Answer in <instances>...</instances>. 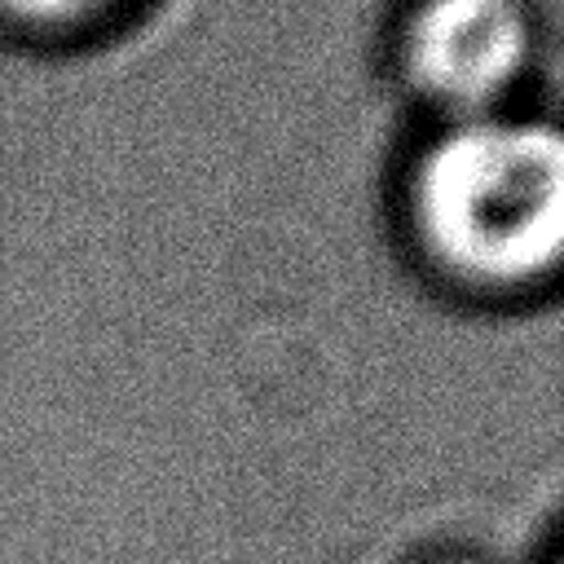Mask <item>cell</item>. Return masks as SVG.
I'll return each mask as SVG.
<instances>
[{
	"instance_id": "obj_2",
	"label": "cell",
	"mask_w": 564,
	"mask_h": 564,
	"mask_svg": "<svg viewBox=\"0 0 564 564\" xmlns=\"http://www.w3.org/2000/svg\"><path fill=\"white\" fill-rule=\"evenodd\" d=\"M533 57L524 0H419L401 22L405 79L454 119L498 115Z\"/></svg>"
},
{
	"instance_id": "obj_3",
	"label": "cell",
	"mask_w": 564,
	"mask_h": 564,
	"mask_svg": "<svg viewBox=\"0 0 564 564\" xmlns=\"http://www.w3.org/2000/svg\"><path fill=\"white\" fill-rule=\"evenodd\" d=\"M115 0H0V13L22 22V26H44V31H57V26H79V22H93L110 9Z\"/></svg>"
},
{
	"instance_id": "obj_1",
	"label": "cell",
	"mask_w": 564,
	"mask_h": 564,
	"mask_svg": "<svg viewBox=\"0 0 564 564\" xmlns=\"http://www.w3.org/2000/svg\"><path fill=\"white\" fill-rule=\"evenodd\" d=\"M410 212L427 256L480 286L542 282L564 247V150L546 123L449 119L419 154Z\"/></svg>"
}]
</instances>
